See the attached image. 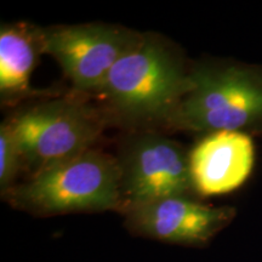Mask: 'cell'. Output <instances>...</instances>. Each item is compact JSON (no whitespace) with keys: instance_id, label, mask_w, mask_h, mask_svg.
<instances>
[{"instance_id":"1","label":"cell","mask_w":262,"mask_h":262,"mask_svg":"<svg viewBox=\"0 0 262 262\" xmlns=\"http://www.w3.org/2000/svg\"><path fill=\"white\" fill-rule=\"evenodd\" d=\"M182 55L153 33L120 57L97 91L106 112L130 125H164L192 89Z\"/></svg>"},{"instance_id":"2","label":"cell","mask_w":262,"mask_h":262,"mask_svg":"<svg viewBox=\"0 0 262 262\" xmlns=\"http://www.w3.org/2000/svg\"><path fill=\"white\" fill-rule=\"evenodd\" d=\"M192 89L163 126L211 134L262 131V68L237 63H196Z\"/></svg>"},{"instance_id":"3","label":"cell","mask_w":262,"mask_h":262,"mask_svg":"<svg viewBox=\"0 0 262 262\" xmlns=\"http://www.w3.org/2000/svg\"><path fill=\"white\" fill-rule=\"evenodd\" d=\"M2 195L14 208L40 216L120 210L119 166L116 157L91 148Z\"/></svg>"},{"instance_id":"4","label":"cell","mask_w":262,"mask_h":262,"mask_svg":"<svg viewBox=\"0 0 262 262\" xmlns=\"http://www.w3.org/2000/svg\"><path fill=\"white\" fill-rule=\"evenodd\" d=\"M110 119L106 110L79 97L28 104L6 119L31 176L93 148Z\"/></svg>"},{"instance_id":"5","label":"cell","mask_w":262,"mask_h":262,"mask_svg":"<svg viewBox=\"0 0 262 262\" xmlns=\"http://www.w3.org/2000/svg\"><path fill=\"white\" fill-rule=\"evenodd\" d=\"M188 150L150 131L127 136L116 156L120 173V211L193 192Z\"/></svg>"},{"instance_id":"6","label":"cell","mask_w":262,"mask_h":262,"mask_svg":"<svg viewBox=\"0 0 262 262\" xmlns=\"http://www.w3.org/2000/svg\"><path fill=\"white\" fill-rule=\"evenodd\" d=\"M142 33L110 24L44 28L45 54L60 63L75 89L97 94L108 73Z\"/></svg>"},{"instance_id":"7","label":"cell","mask_w":262,"mask_h":262,"mask_svg":"<svg viewBox=\"0 0 262 262\" xmlns=\"http://www.w3.org/2000/svg\"><path fill=\"white\" fill-rule=\"evenodd\" d=\"M123 214L134 233L166 243L202 247L231 224L235 210L180 195L133 206Z\"/></svg>"},{"instance_id":"8","label":"cell","mask_w":262,"mask_h":262,"mask_svg":"<svg viewBox=\"0 0 262 262\" xmlns=\"http://www.w3.org/2000/svg\"><path fill=\"white\" fill-rule=\"evenodd\" d=\"M193 191L220 195L233 192L254 169L255 146L250 134L217 131L206 134L188 153Z\"/></svg>"},{"instance_id":"9","label":"cell","mask_w":262,"mask_h":262,"mask_svg":"<svg viewBox=\"0 0 262 262\" xmlns=\"http://www.w3.org/2000/svg\"><path fill=\"white\" fill-rule=\"evenodd\" d=\"M41 54H45L44 28L27 22L2 25L0 101L3 106L37 96L29 86V79Z\"/></svg>"},{"instance_id":"10","label":"cell","mask_w":262,"mask_h":262,"mask_svg":"<svg viewBox=\"0 0 262 262\" xmlns=\"http://www.w3.org/2000/svg\"><path fill=\"white\" fill-rule=\"evenodd\" d=\"M24 168L17 140L8 120L0 124V191L5 193L15 186V180Z\"/></svg>"}]
</instances>
